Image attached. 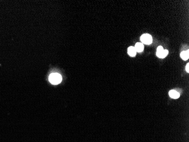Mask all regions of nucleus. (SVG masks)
<instances>
[{"mask_svg":"<svg viewBox=\"0 0 189 142\" xmlns=\"http://www.w3.org/2000/svg\"><path fill=\"white\" fill-rule=\"evenodd\" d=\"M49 81L52 84H58L61 82L62 77L59 73H52L49 76Z\"/></svg>","mask_w":189,"mask_h":142,"instance_id":"obj_1","label":"nucleus"},{"mask_svg":"<svg viewBox=\"0 0 189 142\" xmlns=\"http://www.w3.org/2000/svg\"><path fill=\"white\" fill-rule=\"evenodd\" d=\"M168 54V51L166 49H164L162 46H159L157 48L156 55L159 58H165Z\"/></svg>","mask_w":189,"mask_h":142,"instance_id":"obj_2","label":"nucleus"},{"mask_svg":"<svg viewBox=\"0 0 189 142\" xmlns=\"http://www.w3.org/2000/svg\"><path fill=\"white\" fill-rule=\"evenodd\" d=\"M140 40L143 43L148 45L152 43V38L151 35L148 34H143L141 36Z\"/></svg>","mask_w":189,"mask_h":142,"instance_id":"obj_3","label":"nucleus"},{"mask_svg":"<svg viewBox=\"0 0 189 142\" xmlns=\"http://www.w3.org/2000/svg\"><path fill=\"white\" fill-rule=\"evenodd\" d=\"M169 96L171 98H174V99L178 98L180 96V94L178 92H177L176 91H174V90H172V91H170L169 92Z\"/></svg>","mask_w":189,"mask_h":142,"instance_id":"obj_4","label":"nucleus"},{"mask_svg":"<svg viewBox=\"0 0 189 142\" xmlns=\"http://www.w3.org/2000/svg\"><path fill=\"white\" fill-rule=\"evenodd\" d=\"M127 52L130 56H135L136 55V51L134 47L130 46L127 49Z\"/></svg>","mask_w":189,"mask_h":142,"instance_id":"obj_5","label":"nucleus"},{"mask_svg":"<svg viewBox=\"0 0 189 142\" xmlns=\"http://www.w3.org/2000/svg\"><path fill=\"white\" fill-rule=\"evenodd\" d=\"M134 47L135 48L136 52H141L144 49V46L141 43H137Z\"/></svg>","mask_w":189,"mask_h":142,"instance_id":"obj_6","label":"nucleus"},{"mask_svg":"<svg viewBox=\"0 0 189 142\" xmlns=\"http://www.w3.org/2000/svg\"><path fill=\"white\" fill-rule=\"evenodd\" d=\"M188 50H187L186 51L182 52L181 53V58L183 60H187L188 59Z\"/></svg>","mask_w":189,"mask_h":142,"instance_id":"obj_7","label":"nucleus"},{"mask_svg":"<svg viewBox=\"0 0 189 142\" xmlns=\"http://www.w3.org/2000/svg\"><path fill=\"white\" fill-rule=\"evenodd\" d=\"M186 71L187 73L189 72V64L188 63V64H187L186 66Z\"/></svg>","mask_w":189,"mask_h":142,"instance_id":"obj_8","label":"nucleus"}]
</instances>
